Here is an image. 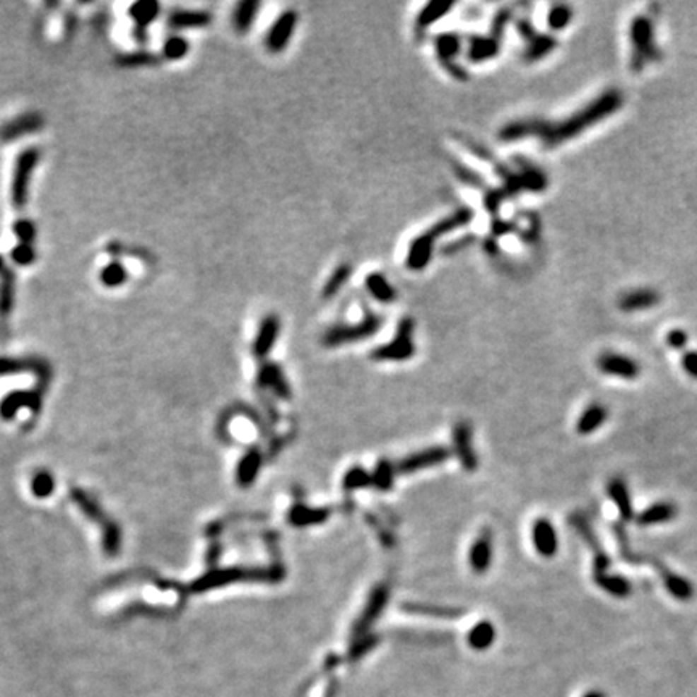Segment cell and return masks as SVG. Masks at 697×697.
<instances>
[{
	"label": "cell",
	"instance_id": "1",
	"mask_svg": "<svg viewBox=\"0 0 697 697\" xmlns=\"http://www.w3.org/2000/svg\"><path fill=\"white\" fill-rule=\"evenodd\" d=\"M621 105H623V93L619 89H607L591 100L590 104L571 113L565 119H560V122L529 118L507 123L499 131V139L513 142L527 138H538L542 146L554 148L585 133L587 128L594 127V124L601 123L602 119L609 118L612 113L619 110Z\"/></svg>",
	"mask_w": 697,
	"mask_h": 697
},
{
	"label": "cell",
	"instance_id": "2",
	"mask_svg": "<svg viewBox=\"0 0 697 697\" xmlns=\"http://www.w3.org/2000/svg\"><path fill=\"white\" fill-rule=\"evenodd\" d=\"M473 218H475V211H473L470 207H460L457 209L454 213L444 216L443 220L434 223L430 230H426L425 233H421L420 236H416L414 241L410 242L407 260H405L409 270L412 271L425 270V268L430 265L434 244H436L438 239L444 238L445 234L470 225Z\"/></svg>",
	"mask_w": 697,
	"mask_h": 697
},
{
	"label": "cell",
	"instance_id": "3",
	"mask_svg": "<svg viewBox=\"0 0 697 697\" xmlns=\"http://www.w3.org/2000/svg\"><path fill=\"white\" fill-rule=\"evenodd\" d=\"M631 68L634 71L643 70L645 64L660 59V47L654 39V25L645 15H639L631 21Z\"/></svg>",
	"mask_w": 697,
	"mask_h": 697
},
{
	"label": "cell",
	"instance_id": "4",
	"mask_svg": "<svg viewBox=\"0 0 697 697\" xmlns=\"http://www.w3.org/2000/svg\"><path fill=\"white\" fill-rule=\"evenodd\" d=\"M382 327V318L376 313L365 310L363 318L353 324H334L323 336V344L327 347H336L342 344H352L357 341H365L378 333Z\"/></svg>",
	"mask_w": 697,
	"mask_h": 697
},
{
	"label": "cell",
	"instance_id": "5",
	"mask_svg": "<svg viewBox=\"0 0 697 697\" xmlns=\"http://www.w3.org/2000/svg\"><path fill=\"white\" fill-rule=\"evenodd\" d=\"M415 322L405 317L397 324L394 339L387 344L378 346L371 352V358L376 362H405L415 356Z\"/></svg>",
	"mask_w": 697,
	"mask_h": 697
},
{
	"label": "cell",
	"instance_id": "6",
	"mask_svg": "<svg viewBox=\"0 0 697 697\" xmlns=\"http://www.w3.org/2000/svg\"><path fill=\"white\" fill-rule=\"evenodd\" d=\"M41 158V152L36 147H28L20 152L18 158L15 162L13 178H11V204L16 210H23L26 207L28 199H30V184L34 173V168Z\"/></svg>",
	"mask_w": 697,
	"mask_h": 697
},
{
	"label": "cell",
	"instance_id": "7",
	"mask_svg": "<svg viewBox=\"0 0 697 697\" xmlns=\"http://www.w3.org/2000/svg\"><path fill=\"white\" fill-rule=\"evenodd\" d=\"M462 39L455 33H441L434 37V50L443 68H445L455 79H467V71L457 65V55L460 54Z\"/></svg>",
	"mask_w": 697,
	"mask_h": 697
},
{
	"label": "cell",
	"instance_id": "8",
	"mask_svg": "<svg viewBox=\"0 0 697 697\" xmlns=\"http://www.w3.org/2000/svg\"><path fill=\"white\" fill-rule=\"evenodd\" d=\"M297 23H299V13L295 10H286L278 16L265 37V47L268 49V52L279 54L288 47L294 36Z\"/></svg>",
	"mask_w": 697,
	"mask_h": 697
},
{
	"label": "cell",
	"instance_id": "9",
	"mask_svg": "<svg viewBox=\"0 0 697 697\" xmlns=\"http://www.w3.org/2000/svg\"><path fill=\"white\" fill-rule=\"evenodd\" d=\"M387 602H390V587L386 585L376 586L375 590L371 591L362 614L358 615L357 621L353 623L352 628L353 636L360 638L368 634V630L373 626V623H376V620L380 619V615L382 614V610H385Z\"/></svg>",
	"mask_w": 697,
	"mask_h": 697
},
{
	"label": "cell",
	"instance_id": "10",
	"mask_svg": "<svg viewBox=\"0 0 697 697\" xmlns=\"http://www.w3.org/2000/svg\"><path fill=\"white\" fill-rule=\"evenodd\" d=\"M449 449L447 447H430L425 450H420L416 454H410L399 462L396 470L402 475H409V473H415L420 470H425V468H433L436 465H441L443 462L449 459Z\"/></svg>",
	"mask_w": 697,
	"mask_h": 697
},
{
	"label": "cell",
	"instance_id": "11",
	"mask_svg": "<svg viewBox=\"0 0 697 697\" xmlns=\"http://www.w3.org/2000/svg\"><path fill=\"white\" fill-rule=\"evenodd\" d=\"M44 117L39 112H26L23 115L8 119L0 127V141L8 142L23 138V136L34 134L44 128Z\"/></svg>",
	"mask_w": 697,
	"mask_h": 697
},
{
	"label": "cell",
	"instance_id": "12",
	"mask_svg": "<svg viewBox=\"0 0 697 697\" xmlns=\"http://www.w3.org/2000/svg\"><path fill=\"white\" fill-rule=\"evenodd\" d=\"M597 367L605 375L623 380H636L641 373V367L636 360L615 352H604L597 358Z\"/></svg>",
	"mask_w": 697,
	"mask_h": 697
},
{
	"label": "cell",
	"instance_id": "13",
	"mask_svg": "<svg viewBox=\"0 0 697 697\" xmlns=\"http://www.w3.org/2000/svg\"><path fill=\"white\" fill-rule=\"evenodd\" d=\"M454 449L459 457L462 467L467 472H475L478 468V459L472 444V426L470 423L460 421L454 428Z\"/></svg>",
	"mask_w": 697,
	"mask_h": 697
},
{
	"label": "cell",
	"instance_id": "14",
	"mask_svg": "<svg viewBox=\"0 0 697 697\" xmlns=\"http://www.w3.org/2000/svg\"><path fill=\"white\" fill-rule=\"evenodd\" d=\"M650 563H654V567L659 571L662 576V581H664V586L667 587V591L672 594L673 597L678 599V601H691L694 597V586L689 580L683 578V576L676 575L675 571H672L670 568H667L660 560H657L654 557H650Z\"/></svg>",
	"mask_w": 697,
	"mask_h": 697
},
{
	"label": "cell",
	"instance_id": "15",
	"mask_svg": "<svg viewBox=\"0 0 697 697\" xmlns=\"http://www.w3.org/2000/svg\"><path fill=\"white\" fill-rule=\"evenodd\" d=\"M534 547L542 557L551 558L558 551V536L554 525L547 518H539L533 527Z\"/></svg>",
	"mask_w": 697,
	"mask_h": 697
},
{
	"label": "cell",
	"instance_id": "16",
	"mask_svg": "<svg viewBox=\"0 0 697 697\" xmlns=\"http://www.w3.org/2000/svg\"><path fill=\"white\" fill-rule=\"evenodd\" d=\"M493 563V533L484 529L473 542L470 549V565L472 570L478 575L486 573Z\"/></svg>",
	"mask_w": 697,
	"mask_h": 697
},
{
	"label": "cell",
	"instance_id": "17",
	"mask_svg": "<svg viewBox=\"0 0 697 697\" xmlns=\"http://www.w3.org/2000/svg\"><path fill=\"white\" fill-rule=\"evenodd\" d=\"M279 328H281V323H279V318L276 315H266L262 320L259 333H257V338L254 341L255 357L264 358L271 352L273 346L278 341Z\"/></svg>",
	"mask_w": 697,
	"mask_h": 697
},
{
	"label": "cell",
	"instance_id": "18",
	"mask_svg": "<svg viewBox=\"0 0 697 697\" xmlns=\"http://www.w3.org/2000/svg\"><path fill=\"white\" fill-rule=\"evenodd\" d=\"M660 302V294L652 288L631 289L620 295L619 307L623 312H641L657 305Z\"/></svg>",
	"mask_w": 697,
	"mask_h": 697
},
{
	"label": "cell",
	"instance_id": "19",
	"mask_svg": "<svg viewBox=\"0 0 697 697\" xmlns=\"http://www.w3.org/2000/svg\"><path fill=\"white\" fill-rule=\"evenodd\" d=\"M211 23V13L204 10H175L168 16V25L173 30H197Z\"/></svg>",
	"mask_w": 697,
	"mask_h": 697
},
{
	"label": "cell",
	"instance_id": "20",
	"mask_svg": "<svg viewBox=\"0 0 697 697\" xmlns=\"http://www.w3.org/2000/svg\"><path fill=\"white\" fill-rule=\"evenodd\" d=\"M500 52V41H497L493 36H475L470 39V47H468V60L473 64H483V62L493 60Z\"/></svg>",
	"mask_w": 697,
	"mask_h": 697
},
{
	"label": "cell",
	"instance_id": "21",
	"mask_svg": "<svg viewBox=\"0 0 697 697\" xmlns=\"http://www.w3.org/2000/svg\"><path fill=\"white\" fill-rule=\"evenodd\" d=\"M607 493L610 496V499L615 502L616 508H619L621 520H623V522H633V520L636 517H634L630 491H628V486H626V483L623 481V478L616 476V478L610 479L609 486H607Z\"/></svg>",
	"mask_w": 697,
	"mask_h": 697
},
{
	"label": "cell",
	"instance_id": "22",
	"mask_svg": "<svg viewBox=\"0 0 697 697\" xmlns=\"http://www.w3.org/2000/svg\"><path fill=\"white\" fill-rule=\"evenodd\" d=\"M678 507L673 502H655L650 507L645 508L644 512L634 518L639 527H649V525L667 523L676 517Z\"/></svg>",
	"mask_w": 697,
	"mask_h": 697
},
{
	"label": "cell",
	"instance_id": "23",
	"mask_svg": "<svg viewBox=\"0 0 697 697\" xmlns=\"http://www.w3.org/2000/svg\"><path fill=\"white\" fill-rule=\"evenodd\" d=\"M365 286H367L370 295L373 297L375 300L381 302V304H392V302L397 299L396 289L392 288L390 279L380 271H371L370 275H367V278H365Z\"/></svg>",
	"mask_w": 697,
	"mask_h": 697
},
{
	"label": "cell",
	"instance_id": "24",
	"mask_svg": "<svg viewBox=\"0 0 697 697\" xmlns=\"http://www.w3.org/2000/svg\"><path fill=\"white\" fill-rule=\"evenodd\" d=\"M15 305V273L10 268L0 273V324L5 327Z\"/></svg>",
	"mask_w": 697,
	"mask_h": 697
},
{
	"label": "cell",
	"instance_id": "25",
	"mask_svg": "<svg viewBox=\"0 0 697 697\" xmlns=\"http://www.w3.org/2000/svg\"><path fill=\"white\" fill-rule=\"evenodd\" d=\"M557 45H558L557 39L551 36V34H536L534 37H531L529 41H527L523 59L525 62H528V64L542 60L544 57L549 55L552 50H556Z\"/></svg>",
	"mask_w": 697,
	"mask_h": 697
},
{
	"label": "cell",
	"instance_id": "26",
	"mask_svg": "<svg viewBox=\"0 0 697 697\" xmlns=\"http://www.w3.org/2000/svg\"><path fill=\"white\" fill-rule=\"evenodd\" d=\"M454 2H447V0H434V2L425 5L416 16L415 28L416 30H428L434 23L444 18L454 8Z\"/></svg>",
	"mask_w": 697,
	"mask_h": 697
},
{
	"label": "cell",
	"instance_id": "27",
	"mask_svg": "<svg viewBox=\"0 0 697 697\" xmlns=\"http://www.w3.org/2000/svg\"><path fill=\"white\" fill-rule=\"evenodd\" d=\"M331 512L329 508H312L307 505H295L289 513V522L294 527H308V525H318L327 522Z\"/></svg>",
	"mask_w": 697,
	"mask_h": 697
},
{
	"label": "cell",
	"instance_id": "28",
	"mask_svg": "<svg viewBox=\"0 0 697 697\" xmlns=\"http://www.w3.org/2000/svg\"><path fill=\"white\" fill-rule=\"evenodd\" d=\"M259 10H260V2H257V0H244V2L239 4L233 13L234 30L241 34L249 33L257 18V15H259Z\"/></svg>",
	"mask_w": 697,
	"mask_h": 697
},
{
	"label": "cell",
	"instance_id": "29",
	"mask_svg": "<svg viewBox=\"0 0 697 697\" xmlns=\"http://www.w3.org/2000/svg\"><path fill=\"white\" fill-rule=\"evenodd\" d=\"M259 380H260V385L268 386L270 390L275 391L278 396H281L284 399H288L291 396L288 381H286L283 371H281V368L278 367V365H273V363L264 365V367H262V370H260Z\"/></svg>",
	"mask_w": 697,
	"mask_h": 697
},
{
	"label": "cell",
	"instance_id": "30",
	"mask_svg": "<svg viewBox=\"0 0 697 697\" xmlns=\"http://www.w3.org/2000/svg\"><path fill=\"white\" fill-rule=\"evenodd\" d=\"M607 416L609 412L602 404H591L578 418V423H576V431L580 434H591L601 428L602 423L607 420Z\"/></svg>",
	"mask_w": 697,
	"mask_h": 697
},
{
	"label": "cell",
	"instance_id": "31",
	"mask_svg": "<svg viewBox=\"0 0 697 697\" xmlns=\"http://www.w3.org/2000/svg\"><path fill=\"white\" fill-rule=\"evenodd\" d=\"M612 529H614V534H615V538H616V544H619L620 557L623 558L625 562L631 563V565H639V563L650 562V557L644 556V554L634 552L631 549L630 539H628V534H626L623 525H621V523H614L612 525Z\"/></svg>",
	"mask_w": 697,
	"mask_h": 697
},
{
	"label": "cell",
	"instance_id": "32",
	"mask_svg": "<svg viewBox=\"0 0 697 697\" xmlns=\"http://www.w3.org/2000/svg\"><path fill=\"white\" fill-rule=\"evenodd\" d=\"M160 13V5L157 2H138L131 5L128 15L136 23V30L146 31L147 26L153 20H157Z\"/></svg>",
	"mask_w": 697,
	"mask_h": 697
},
{
	"label": "cell",
	"instance_id": "33",
	"mask_svg": "<svg viewBox=\"0 0 697 697\" xmlns=\"http://www.w3.org/2000/svg\"><path fill=\"white\" fill-rule=\"evenodd\" d=\"M496 639V628L489 621H479L468 633V644L475 650H486Z\"/></svg>",
	"mask_w": 697,
	"mask_h": 697
},
{
	"label": "cell",
	"instance_id": "34",
	"mask_svg": "<svg viewBox=\"0 0 697 697\" xmlns=\"http://www.w3.org/2000/svg\"><path fill=\"white\" fill-rule=\"evenodd\" d=\"M594 582H596V585L601 587V590H604L605 592H609L610 596H614V597L625 599L631 594V585H630V581L625 578V576L607 573L604 576H599V578H594Z\"/></svg>",
	"mask_w": 697,
	"mask_h": 697
},
{
	"label": "cell",
	"instance_id": "35",
	"mask_svg": "<svg viewBox=\"0 0 697 697\" xmlns=\"http://www.w3.org/2000/svg\"><path fill=\"white\" fill-rule=\"evenodd\" d=\"M352 276V266L348 264H341L339 266L334 268V271L328 276L327 283H324L322 289V295L324 299L329 300L339 293V291L344 288V284L351 279Z\"/></svg>",
	"mask_w": 697,
	"mask_h": 697
},
{
	"label": "cell",
	"instance_id": "36",
	"mask_svg": "<svg viewBox=\"0 0 697 697\" xmlns=\"http://www.w3.org/2000/svg\"><path fill=\"white\" fill-rule=\"evenodd\" d=\"M396 468L387 460L378 462L375 467L373 475H371V484L380 491H390L394 484V476H396Z\"/></svg>",
	"mask_w": 697,
	"mask_h": 697
},
{
	"label": "cell",
	"instance_id": "37",
	"mask_svg": "<svg viewBox=\"0 0 697 697\" xmlns=\"http://www.w3.org/2000/svg\"><path fill=\"white\" fill-rule=\"evenodd\" d=\"M573 20V8L567 4H557L547 13V25L552 31H562Z\"/></svg>",
	"mask_w": 697,
	"mask_h": 697
},
{
	"label": "cell",
	"instance_id": "38",
	"mask_svg": "<svg viewBox=\"0 0 697 697\" xmlns=\"http://www.w3.org/2000/svg\"><path fill=\"white\" fill-rule=\"evenodd\" d=\"M402 609L405 612L431 615V616H445V619H455V616H460L464 614L460 609L438 607V605H425V604H404Z\"/></svg>",
	"mask_w": 697,
	"mask_h": 697
},
{
	"label": "cell",
	"instance_id": "39",
	"mask_svg": "<svg viewBox=\"0 0 697 697\" xmlns=\"http://www.w3.org/2000/svg\"><path fill=\"white\" fill-rule=\"evenodd\" d=\"M117 64L119 66L124 68H138V66H153L158 64V57H156L151 52H129V54H119L117 57Z\"/></svg>",
	"mask_w": 697,
	"mask_h": 697
},
{
	"label": "cell",
	"instance_id": "40",
	"mask_svg": "<svg viewBox=\"0 0 697 697\" xmlns=\"http://www.w3.org/2000/svg\"><path fill=\"white\" fill-rule=\"evenodd\" d=\"M128 279V271L119 262H112L107 266L102 268L100 271V281L104 283L107 288H118Z\"/></svg>",
	"mask_w": 697,
	"mask_h": 697
},
{
	"label": "cell",
	"instance_id": "41",
	"mask_svg": "<svg viewBox=\"0 0 697 697\" xmlns=\"http://www.w3.org/2000/svg\"><path fill=\"white\" fill-rule=\"evenodd\" d=\"M371 484V475L363 470L360 467H353L346 473L344 479H342V488L346 491H353V489H362L367 488Z\"/></svg>",
	"mask_w": 697,
	"mask_h": 697
},
{
	"label": "cell",
	"instance_id": "42",
	"mask_svg": "<svg viewBox=\"0 0 697 697\" xmlns=\"http://www.w3.org/2000/svg\"><path fill=\"white\" fill-rule=\"evenodd\" d=\"M187 52H189V44L181 36H171L163 44V55L168 60L184 59Z\"/></svg>",
	"mask_w": 697,
	"mask_h": 697
},
{
	"label": "cell",
	"instance_id": "43",
	"mask_svg": "<svg viewBox=\"0 0 697 697\" xmlns=\"http://www.w3.org/2000/svg\"><path fill=\"white\" fill-rule=\"evenodd\" d=\"M259 468H260V454L257 452V450H252V452L241 462V467H239V481L242 484L252 483L257 472H259Z\"/></svg>",
	"mask_w": 697,
	"mask_h": 697
},
{
	"label": "cell",
	"instance_id": "44",
	"mask_svg": "<svg viewBox=\"0 0 697 697\" xmlns=\"http://www.w3.org/2000/svg\"><path fill=\"white\" fill-rule=\"evenodd\" d=\"M378 641H380V638L375 636V634H370V633L365 634V636H360L351 648V652H348L351 660L356 662L358 659H362L365 654H368L371 649L376 648Z\"/></svg>",
	"mask_w": 697,
	"mask_h": 697
},
{
	"label": "cell",
	"instance_id": "45",
	"mask_svg": "<svg viewBox=\"0 0 697 697\" xmlns=\"http://www.w3.org/2000/svg\"><path fill=\"white\" fill-rule=\"evenodd\" d=\"M10 255H11V260H13L16 265H21V266L31 265L33 262L36 260V250L33 249L31 244H25V242H20L18 245H16V247H13Z\"/></svg>",
	"mask_w": 697,
	"mask_h": 697
},
{
	"label": "cell",
	"instance_id": "46",
	"mask_svg": "<svg viewBox=\"0 0 697 697\" xmlns=\"http://www.w3.org/2000/svg\"><path fill=\"white\" fill-rule=\"evenodd\" d=\"M510 20H512V10L510 8H502V10L497 11L494 20H493V26H491V36L497 39V41H500L502 36H504L505 30H507L508 21Z\"/></svg>",
	"mask_w": 697,
	"mask_h": 697
},
{
	"label": "cell",
	"instance_id": "47",
	"mask_svg": "<svg viewBox=\"0 0 697 697\" xmlns=\"http://www.w3.org/2000/svg\"><path fill=\"white\" fill-rule=\"evenodd\" d=\"M13 233L16 234V238L20 239V242L25 244H33L34 239H36V226H34V223L28 218H21L18 221H15Z\"/></svg>",
	"mask_w": 697,
	"mask_h": 697
},
{
	"label": "cell",
	"instance_id": "48",
	"mask_svg": "<svg viewBox=\"0 0 697 697\" xmlns=\"http://www.w3.org/2000/svg\"><path fill=\"white\" fill-rule=\"evenodd\" d=\"M688 333L686 331H683V329H672L670 333L667 334V342H668V346L673 347V348H676V351H681L683 347H686L688 344Z\"/></svg>",
	"mask_w": 697,
	"mask_h": 697
},
{
	"label": "cell",
	"instance_id": "49",
	"mask_svg": "<svg viewBox=\"0 0 697 697\" xmlns=\"http://www.w3.org/2000/svg\"><path fill=\"white\" fill-rule=\"evenodd\" d=\"M681 365L691 378L697 380V351H689L683 356Z\"/></svg>",
	"mask_w": 697,
	"mask_h": 697
},
{
	"label": "cell",
	"instance_id": "50",
	"mask_svg": "<svg viewBox=\"0 0 697 697\" xmlns=\"http://www.w3.org/2000/svg\"><path fill=\"white\" fill-rule=\"evenodd\" d=\"M52 486H54V483H52V479H50L49 475H37L36 476V481H34V491H36V494H39V496L49 494Z\"/></svg>",
	"mask_w": 697,
	"mask_h": 697
},
{
	"label": "cell",
	"instance_id": "51",
	"mask_svg": "<svg viewBox=\"0 0 697 697\" xmlns=\"http://www.w3.org/2000/svg\"><path fill=\"white\" fill-rule=\"evenodd\" d=\"M517 30L520 33V36H522L525 41H529L531 37H534L536 34H538L534 31L533 25H531V21H528V20H520L517 23Z\"/></svg>",
	"mask_w": 697,
	"mask_h": 697
},
{
	"label": "cell",
	"instance_id": "52",
	"mask_svg": "<svg viewBox=\"0 0 697 697\" xmlns=\"http://www.w3.org/2000/svg\"><path fill=\"white\" fill-rule=\"evenodd\" d=\"M582 697H605V694L602 693V691L592 689V691H587V693L585 696H582Z\"/></svg>",
	"mask_w": 697,
	"mask_h": 697
},
{
	"label": "cell",
	"instance_id": "53",
	"mask_svg": "<svg viewBox=\"0 0 697 697\" xmlns=\"http://www.w3.org/2000/svg\"><path fill=\"white\" fill-rule=\"evenodd\" d=\"M5 268H7V265H5V260H4V257L0 255V273H2Z\"/></svg>",
	"mask_w": 697,
	"mask_h": 697
}]
</instances>
